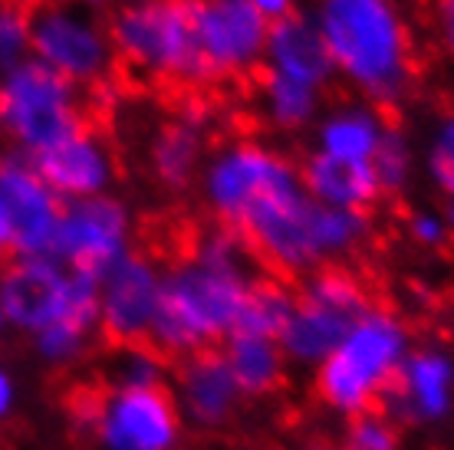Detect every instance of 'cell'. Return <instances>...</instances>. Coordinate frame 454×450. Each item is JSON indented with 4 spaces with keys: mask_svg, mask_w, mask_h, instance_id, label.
<instances>
[{
    "mask_svg": "<svg viewBox=\"0 0 454 450\" xmlns=\"http://www.w3.org/2000/svg\"><path fill=\"white\" fill-rule=\"evenodd\" d=\"M257 267L261 260L238 230L217 224L198 234L188 253L161 276V303L148 342L178 359L217 349L238 329L250 286L261 280Z\"/></svg>",
    "mask_w": 454,
    "mask_h": 450,
    "instance_id": "cell-1",
    "label": "cell"
},
{
    "mask_svg": "<svg viewBox=\"0 0 454 450\" xmlns=\"http://www.w3.org/2000/svg\"><path fill=\"white\" fill-rule=\"evenodd\" d=\"M333 69L372 105H395L415 82V43L395 0H317L313 4Z\"/></svg>",
    "mask_w": 454,
    "mask_h": 450,
    "instance_id": "cell-2",
    "label": "cell"
},
{
    "mask_svg": "<svg viewBox=\"0 0 454 450\" xmlns=\"http://www.w3.org/2000/svg\"><path fill=\"white\" fill-rule=\"evenodd\" d=\"M411 349L409 322L395 309L372 303L352 322L336 352L313 372V392L323 407L346 421L375 411L382 407V398Z\"/></svg>",
    "mask_w": 454,
    "mask_h": 450,
    "instance_id": "cell-3",
    "label": "cell"
},
{
    "mask_svg": "<svg viewBox=\"0 0 454 450\" xmlns=\"http://www.w3.org/2000/svg\"><path fill=\"white\" fill-rule=\"evenodd\" d=\"M201 198L221 227L247 237L307 198L300 165L261 142H227L201 168Z\"/></svg>",
    "mask_w": 454,
    "mask_h": 450,
    "instance_id": "cell-4",
    "label": "cell"
},
{
    "mask_svg": "<svg viewBox=\"0 0 454 450\" xmlns=\"http://www.w3.org/2000/svg\"><path fill=\"white\" fill-rule=\"evenodd\" d=\"M115 59L129 73L159 86H205L211 82L198 40L192 0H152L119 7L109 20Z\"/></svg>",
    "mask_w": 454,
    "mask_h": 450,
    "instance_id": "cell-5",
    "label": "cell"
},
{
    "mask_svg": "<svg viewBox=\"0 0 454 450\" xmlns=\"http://www.w3.org/2000/svg\"><path fill=\"white\" fill-rule=\"evenodd\" d=\"M372 234L369 214L323 207L313 198H300L284 214L250 230L244 240L254 257L280 276H309L323 267H336L352 257Z\"/></svg>",
    "mask_w": 454,
    "mask_h": 450,
    "instance_id": "cell-6",
    "label": "cell"
},
{
    "mask_svg": "<svg viewBox=\"0 0 454 450\" xmlns=\"http://www.w3.org/2000/svg\"><path fill=\"white\" fill-rule=\"evenodd\" d=\"M0 315L30 338L57 322L99 329V276L69 270L57 257H13L0 270Z\"/></svg>",
    "mask_w": 454,
    "mask_h": 450,
    "instance_id": "cell-7",
    "label": "cell"
},
{
    "mask_svg": "<svg viewBox=\"0 0 454 450\" xmlns=\"http://www.w3.org/2000/svg\"><path fill=\"white\" fill-rule=\"evenodd\" d=\"M80 128H86V99L80 86L36 59L0 73V136L13 151L36 158Z\"/></svg>",
    "mask_w": 454,
    "mask_h": 450,
    "instance_id": "cell-8",
    "label": "cell"
},
{
    "mask_svg": "<svg viewBox=\"0 0 454 450\" xmlns=\"http://www.w3.org/2000/svg\"><path fill=\"white\" fill-rule=\"evenodd\" d=\"M369 306L372 293L365 280L346 267H323L303 276L296 290L294 315L280 336L286 361L317 372Z\"/></svg>",
    "mask_w": 454,
    "mask_h": 450,
    "instance_id": "cell-9",
    "label": "cell"
},
{
    "mask_svg": "<svg viewBox=\"0 0 454 450\" xmlns=\"http://www.w3.org/2000/svg\"><path fill=\"white\" fill-rule=\"evenodd\" d=\"M34 59L73 86H99L115 63L109 23L96 0H40L30 7Z\"/></svg>",
    "mask_w": 454,
    "mask_h": 450,
    "instance_id": "cell-10",
    "label": "cell"
},
{
    "mask_svg": "<svg viewBox=\"0 0 454 450\" xmlns=\"http://www.w3.org/2000/svg\"><path fill=\"white\" fill-rule=\"evenodd\" d=\"M76 421L103 450H178L182 411L168 388H106L80 398Z\"/></svg>",
    "mask_w": 454,
    "mask_h": 450,
    "instance_id": "cell-11",
    "label": "cell"
},
{
    "mask_svg": "<svg viewBox=\"0 0 454 450\" xmlns=\"http://www.w3.org/2000/svg\"><path fill=\"white\" fill-rule=\"evenodd\" d=\"M132 234H136L132 211L115 194L67 201L50 257H57L69 270L103 276L132 250Z\"/></svg>",
    "mask_w": 454,
    "mask_h": 450,
    "instance_id": "cell-12",
    "label": "cell"
},
{
    "mask_svg": "<svg viewBox=\"0 0 454 450\" xmlns=\"http://www.w3.org/2000/svg\"><path fill=\"white\" fill-rule=\"evenodd\" d=\"M192 20L211 82L250 76L263 63L270 20L250 0H192Z\"/></svg>",
    "mask_w": 454,
    "mask_h": 450,
    "instance_id": "cell-13",
    "label": "cell"
},
{
    "mask_svg": "<svg viewBox=\"0 0 454 450\" xmlns=\"http://www.w3.org/2000/svg\"><path fill=\"white\" fill-rule=\"evenodd\" d=\"M161 270L148 253L129 250L99 276V332L113 345H138L152 338L161 303Z\"/></svg>",
    "mask_w": 454,
    "mask_h": 450,
    "instance_id": "cell-14",
    "label": "cell"
},
{
    "mask_svg": "<svg viewBox=\"0 0 454 450\" xmlns=\"http://www.w3.org/2000/svg\"><path fill=\"white\" fill-rule=\"evenodd\" d=\"M0 201L11 221L13 257H50L63 201L20 151L0 158Z\"/></svg>",
    "mask_w": 454,
    "mask_h": 450,
    "instance_id": "cell-15",
    "label": "cell"
},
{
    "mask_svg": "<svg viewBox=\"0 0 454 450\" xmlns=\"http://www.w3.org/2000/svg\"><path fill=\"white\" fill-rule=\"evenodd\" d=\"M382 415L395 424H442L454 411V355L442 345H419L402 361L382 398Z\"/></svg>",
    "mask_w": 454,
    "mask_h": 450,
    "instance_id": "cell-16",
    "label": "cell"
},
{
    "mask_svg": "<svg viewBox=\"0 0 454 450\" xmlns=\"http://www.w3.org/2000/svg\"><path fill=\"white\" fill-rule=\"evenodd\" d=\"M30 161H34L40 178L57 191V198L63 204L109 194V188L115 184V175H119L113 145L90 125L67 136L53 148L40 151Z\"/></svg>",
    "mask_w": 454,
    "mask_h": 450,
    "instance_id": "cell-17",
    "label": "cell"
},
{
    "mask_svg": "<svg viewBox=\"0 0 454 450\" xmlns=\"http://www.w3.org/2000/svg\"><path fill=\"white\" fill-rule=\"evenodd\" d=\"M171 398L182 411L184 424L198 431L224 428L244 401L221 349L194 352L182 359V365L175 369V378H171Z\"/></svg>",
    "mask_w": 454,
    "mask_h": 450,
    "instance_id": "cell-18",
    "label": "cell"
},
{
    "mask_svg": "<svg viewBox=\"0 0 454 450\" xmlns=\"http://www.w3.org/2000/svg\"><path fill=\"white\" fill-rule=\"evenodd\" d=\"M263 66H267V73L303 82V86L317 92L336 79L330 50L323 43L313 17L303 11L286 13V17L270 23V36H267V50H263Z\"/></svg>",
    "mask_w": 454,
    "mask_h": 450,
    "instance_id": "cell-19",
    "label": "cell"
},
{
    "mask_svg": "<svg viewBox=\"0 0 454 450\" xmlns=\"http://www.w3.org/2000/svg\"><path fill=\"white\" fill-rule=\"evenodd\" d=\"M207 151V132L201 115H178L171 122H161L148 138L145 158L152 178L168 191L192 188L194 178H201Z\"/></svg>",
    "mask_w": 454,
    "mask_h": 450,
    "instance_id": "cell-20",
    "label": "cell"
},
{
    "mask_svg": "<svg viewBox=\"0 0 454 450\" xmlns=\"http://www.w3.org/2000/svg\"><path fill=\"white\" fill-rule=\"evenodd\" d=\"M388 119L372 102H346L336 105L323 122L317 125V151L349 165H369L388 132Z\"/></svg>",
    "mask_w": 454,
    "mask_h": 450,
    "instance_id": "cell-21",
    "label": "cell"
},
{
    "mask_svg": "<svg viewBox=\"0 0 454 450\" xmlns=\"http://www.w3.org/2000/svg\"><path fill=\"white\" fill-rule=\"evenodd\" d=\"M300 178H303V188L313 201L323 204V207H336V211L365 214L382 198V188H379L375 171L369 165L336 161V158H326L319 151H313L300 165Z\"/></svg>",
    "mask_w": 454,
    "mask_h": 450,
    "instance_id": "cell-22",
    "label": "cell"
},
{
    "mask_svg": "<svg viewBox=\"0 0 454 450\" xmlns=\"http://www.w3.org/2000/svg\"><path fill=\"white\" fill-rule=\"evenodd\" d=\"M221 355H224L227 369L234 375L240 394L244 398H267L273 394L286 378V361L280 338L267 336H247V332H231L221 342Z\"/></svg>",
    "mask_w": 454,
    "mask_h": 450,
    "instance_id": "cell-23",
    "label": "cell"
},
{
    "mask_svg": "<svg viewBox=\"0 0 454 450\" xmlns=\"http://www.w3.org/2000/svg\"><path fill=\"white\" fill-rule=\"evenodd\" d=\"M257 109L277 132H300L319 115V92L277 73H263L257 86Z\"/></svg>",
    "mask_w": 454,
    "mask_h": 450,
    "instance_id": "cell-24",
    "label": "cell"
},
{
    "mask_svg": "<svg viewBox=\"0 0 454 450\" xmlns=\"http://www.w3.org/2000/svg\"><path fill=\"white\" fill-rule=\"evenodd\" d=\"M294 306H296L294 286H286L284 280L261 276V280L250 286L247 303H244V309H240V319H238V329H234V332L280 338L284 336L286 322H290V315H294Z\"/></svg>",
    "mask_w": 454,
    "mask_h": 450,
    "instance_id": "cell-25",
    "label": "cell"
},
{
    "mask_svg": "<svg viewBox=\"0 0 454 450\" xmlns=\"http://www.w3.org/2000/svg\"><path fill=\"white\" fill-rule=\"evenodd\" d=\"M113 384L115 388H165L168 378V355H161L152 342L122 345L113 359Z\"/></svg>",
    "mask_w": 454,
    "mask_h": 450,
    "instance_id": "cell-26",
    "label": "cell"
},
{
    "mask_svg": "<svg viewBox=\"0 0 454 450\" xmlns=\"http://www.w3.org/2000/svg\"><path fill=\"white\" fill-rule=\"evenodd\" d=\"M96 332L99 329L82 326V322H57V326L43 329L40 336H34L36 359L46 361L50 369H69L90 352Z\"/></svg>",
    "mask_w": 454,
    "mask_h": 450,
    "instance_id": "cell-27",
    "label": "cell"
},
{
    "mask_svg": "<svg viewBox=\"0 0 454 450\" xmlns=\"http://www.w3.org/2000/svg\"><path fill=\"white\" fill-rule=\"evenodd\" d=\"M372 171L382 194H398L409 188L411 171H415V155H411V145L402 128L388 125L386 138H382V145L372 158Z\"/></svg>",
    "mask_w": 454,
    "mask_h": 450,
    "instance_id": "cell-28",
    "label": "cell"
},
{
    "mask_svg": "<svg viewBox=\"0 0 454 450\" xmlns=\"http://www.w3.org/2000/svg\"><path fill=\"white\" fill-rule=\"evenodd\" d=\"M402 438H398V424L388 415H382L379 407L365 411L359 417H349L342 428L340 450H398Z\"/></svg>",
    "mask_w": 454,
    "mask_h": 450,
    "instance_id": "cell-29",
    "label": "cell"
},
{
    "mask_svg": "<svg viewBox=\"0 0 454 450\" xmlns=\"http://www.w3.org/2000/svg\"><path fill=\"white\" fill-rule=\"evenodd\" d=\"M27 59H34L30 13L17 4H4V11H0V73H11Z\"/></svg>",
    "mask_w": 454,
    "mask_h": 450,
    "instance_id": "cell-30",
    "label": "cell"
},
{
    "mask_svg": "<svg viewBox=\"0 0 454 450\" xmlns=\"http://www.w3.org/2000/svg\"><path fill=\"white\" fill-rule=\"evenodd\" d=\"M425 171L438 191L454 201V112H448L434 125L428 151H425Z\"/></svg>",
    "mask_w": 454,
    "mask_h": 450,
    "instance_id": "cell-31",
    "label": "cell"
},
{
    "mask_svg": "<svg viewBox=\"0 0 454 450\" xmlns=\"http://www.w3.org/2000/svg\"><path fill=\"white\" fill-rule=\"evenodd\" d=\"M409 237L425 250H438L448 244V224H444V214L438 211H415L409 217Z\"/></svg>",
    "mask_w": 454,
    "mask_h": 450,
    "instance_id": "cell-32",
    "label": "cell"
},
{
    "mask_svg": "<svg viewBox=\"0 0 454 450\" xmlns=\"http://www.w3.org/2000/svg\"><path fill=\"white\" fill-rule=\"evenodd\" d=\"M434 27L444 53L454 59V0H434Z\"/></svg>",
    "mask_w": 454,
    "mask_h": 450,
    "instance_id": "cell-33",
    "label": "cell"
},
{
    "mask_svg": "<svg viewBox=\"0 0 454 450\" xmlns=\"http://www.w3.org/2000/svg\"><path fill=\"white\" fill-rule=\"evenodd\" d=\"M13 407H17V382H13V375L0 365V421H7L13 415Z\"/></svg>",
    "mask_w": 454,
    "mask_h": 450,
    "instance_id": "cell-34",
    "label": "cell"
},
{
    "mask_svg": "<svg viewBox=\"0 0 454 450\" xmlns=\"http://www.w3.org/2000/svg\"><path fill=\"white\" fill-rule=\"evenodd\" d=\"M250 4H254V7H257V11H261L270 23L296 11V0H250Z\"/></svg>",
    "mask_w": 454,
    "mask_h": 450,
    "instance_id": "cell-35",
    "label": "cell"
},
{
    "mask_svg": "<svg viewBox=\"0 0 454 450\" xmlns=\"http://www.w3.org/2000/svg\"><path fill=\"white\" fill-rule=\"evenodd\" d=\"M13 253V244H11V221H7V211H4V201H0V260Z\"/></svg>",
    "mask_w": 454,
    "mask_h": 450,
    "instance_id": "cell-36",
    "label": "cell"
},
{
    "mask_svg": "<svg viewBox=\"0 0 454 450\" xmlns=\"http://www.w3.org/2000/svg\"><path fill=\"white\" fill-rule=\"evenodd\" d=\"M290 450H340V444H330V440L313 438V440H300V444H296V447H290Z\"/></svg>",
    "mask_w": 454,
    "mask_h": 450,
    "instance_id": "cell-37",
    "label": "cell"
},
{
    "mask_svg": "<svg viewBox=\"0 0 454 450\" xmlns=\"http://www.w3.org/2000/svg\"><path fill=\"white\" fill-rule=\"evenodd\" d=\"M444 224H448V234H454V201H448L444 207Z\"/></svg>",
    "mask_w": 454,
    "mask_h": 450,
    "instance_id": "cell-38",
    "label": "cell"
},
{
    "mask_svg": "<svg viewBox=\"0 0 454 450\" xmlns=\"http://www.w3.org/2000/svg\"><path fill=\"white\" fill-rule=\"evenodd\" d=\"M119 7H136V4H152V0H113Z\"/></svg>",
    "mask_w": 454,
    "mask_h": 450,
    "instance_id": "cell-39",
    "label": "cell"
},
{
    "mask_svg": "<svg viewBox=\"0 0 454 450\" xmlns=\"http://www.w3.org/2000/svg\"><path fill=\"white\" fill-rule=\"evenodd\" d=\"M0 329H4V315H0Z\"/></svg>",
    "mask_w": 454,
    "mask_h": 450,
    "instance_id": "cell-40",
    "label": "cell"
},
{
    "mask_svg": "<svg viewBox=\"0 0 454 450\" xmlns=\"http://www.w3.org/2000/svg\"><path fill=\"white\" fill-rule=\"evenodd\" d=\"M0 11H4V0H0Z\"/></svg>",
    "mask_w": 454,
    "mask_h": 450,
    "instance_id": "cell-41",
    "label": "cell"
}]
</instances>
